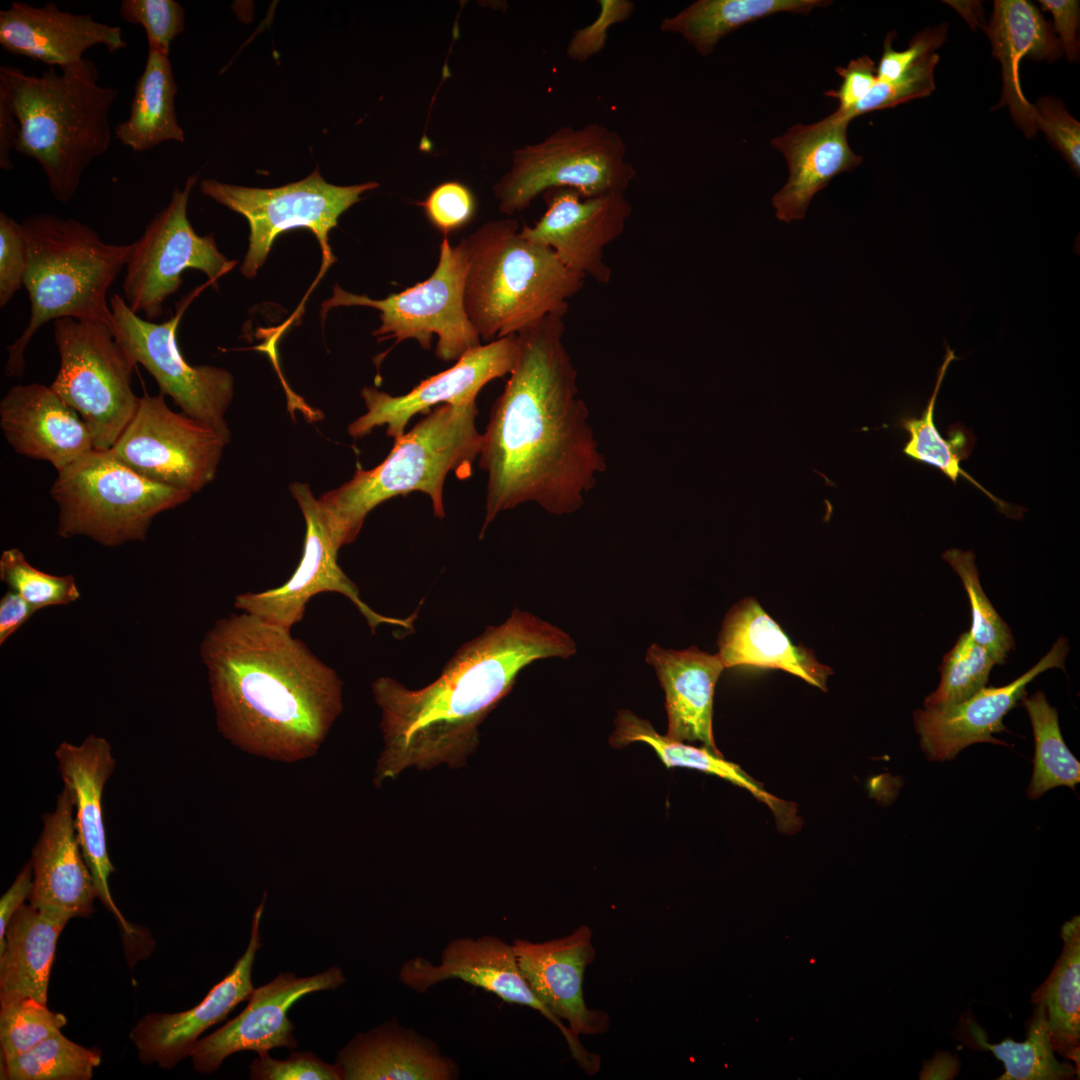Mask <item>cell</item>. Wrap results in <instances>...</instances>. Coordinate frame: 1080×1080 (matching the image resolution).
<instances>
[{
    "label": "cell",
    "mask_w": 1080,
    "mask_h": 1080,
    "mask_svg": "<svg viewBox=\"0 0 1080 1080\" xmlns=\"http://www.w3.org/2000/svg\"><path fill=\"white\" fill-rule=\"evenodd\" d=\"M942 559L958 574L968 595L970 635L989 652L995 664L1003 665L1015 647L1014 637L981 586L974 552L951 548L942 554Z\"/></svg>",
    "instance_id": "42"
},
{
    "label": "cell",
    "mask_w": 1080,
    "mask_h": 1080,
    "mask_svg": "<svg viewBox=\"0 0 1080 1080\" xmlns=\"http://www.w3.org/2000/svg\"><path fill=\"white\" fill-rule=\"evenodd\" d=\"M576 650L559 627L514 609L503 623L461 646L429 685L412 690L391 677L377 678L372 693L381 710L384 749L375 785L412 766H462L478 745V727L511 691L518 673L533 661L568 659Z\"/></svg>",
    "instance_id": "3"
},
{
    "label": "cell",
    "mask_w": 1080,
    "mask_h": 1080,
    "mask_svg": "<svg viewBox=\"0 0 1080 1080\" xmlns=\"http://www.w3.org/2000/svg\"><path fill=\"white\" fill-rule=\"evenodd\" d=\"M290 491L306 523L302 558L292 576L281 586L262 592H246L235 597L234 605L269 624L291 630L304 616L309 600L322 592H336L347 597L366 619L371 631L382 624L404 629L412 627L414 615L407 619L384 616L369 607L360 597L354 582L337 562L340 549L328 526L326 515L309 485L294 482Z\"/></svg>",
    "instance_id": "16"
},
{
    "label": "cell",
    "mask_w": 1080,
    "mask_h": 1080,
    "mask_svg": "<svg viewBox=\"0 0 1080 1080\" xmlns=\"http://www.w3.org/2000/svg\"><path fill=\"white\" fill-rule=\"evenodd\" d=\"M55 756L64 786L73 795L77 836L97 897L131 935L134 929L117 908L109 887L115 868L108 854L102 796L116 766L111 746L104 738L90 735L79 745L61 743Z\"/></svg>",
    "instance_id": "27"
},
{
    "label": "cell",
    "mask_w": 1080,
    "mask_h": 1080,
    "mask_svg": "<svg viewBox=\"0 0 1080 1080\" xmlns=\"http://www.w3.org/2000/svg\"><path fill=\"white\" fill-rule=\"evenodd\" d=\"M850 120L837 111L813 124H796L771 140L785 157L789 178L772 198L776 217L783 222L804 218L813 196L838 174L862 162L847 140Z\"/></svg>",
    "instance_id": "28"
},
{
    "label": "cell",
    "mask_w": 1080,
    "mask_h": 1080,
    "mask_svg": "<svg viewBox=\"0 0 1080 1080\" xmlns=\"http://www.w3.org/2000/svg\"><path fill=\"white\" fill-rule=\"evenodd\" d=\"M200 652L224 738L279 762L318 752L342 713V681L291 630L233 614L207 632Z\"/></svg>",
    "instance_id": "2"
},
{
    "label": "cell",
    "mask_w": 1080,
    "mask_h": 1080,
    "mask_svg": "<svg viewBox=\"0 0 1080 1080\" xmlns=\"http://www.w3.org/2000/svg\"><path fill=\"white\" fill-rule=\"evenodd\" d=\"M514 219L491 220L462 239L468 260L467 316L487 343L532 327L548 315H566L568 300L585 278L555 252L525 238Z\"/></svg>",
    "instance_id": "6"
},
{
    "label": "cell",
    "mask_w": 1080,
    "mask_h": 1080,
    "mask_svg": "<svg viewBox=\"0 0 1080 1080\" xmlns=\"http://www.w3.org/2000/svg\"><path fill=\"white\" fill-rule=\"evenodd\" d=\"M1062 953L1047 979L1032 994L1046 1011L1051 1046L1079 1065L1080 1047V917L1061 928Z\"/></svg>",
    "instance_id": "38"
},
{
    "label": "cell",
    "mask_w": 1080,
    "mask_h": 1080,
    "mask_svg": "<svg viewBox=\"0 0 1080 1080\" xmlns=\"http://www.w3.org/2000/svg\"><path fill=\"white\" fill-rule=\"evenodd\" d=\"M197 179L198 175H191L183 189L174 188L167 206L132 242L122 297L134 313H142L149 321L164 313V304L181 286L185 270H199L215 282L235 265L218 250L212 234L199 236L190 224L187 205Z\"/></svg>",
    "instance_id": "13"
},
{
    "label": "cell",
    "mask_w": 1080,
    "mask_h": 1080,
    "mask_svg": "<svg viewBox=\"0 0 1080 1080\" xmlns=\"http://www.w3.org/2000/svg\"><path fill=\"white\" fill-rule=\"evenodd\" d=\"M54 340L60 364L51 388L80 415L94 448L111 449L139 405L136 364L103 321L58 319Z\"/></svg>",
    "instance_id": "10"
},
{
    "label": "cell",
    "mask_w": 1080,
    "mask_h": 1080,
    "mask_svg": "<svg viewBox=\"0 0 1080 1080\" xmlns=\"http://www.w3.org/2000/svg\"><path fill=\"white\" fill-rule=\"evenodd\" d=\"M520 971L529 986L559 1020L577 1036L597 1035L609 1029L607 1013L587 1007L583 976L595 958L592 930L580 925L571 934L544 942H513Z\"/></svg>",
    "instance_id": "23"
},
{
    "label": "cell",
    "mask_w": 1080,
    "mask_h": 1080,
    "mask_svg": "<svg viewBox=\"0 0 1080 1080\" xmlns=\"http://www.w3.org/2000/svg\"><path fill=\"white\" fill-rule=\"evenodd\" d=\"M344 1080H453L455 1061L431 1040L396 1019L356 1034L338 1051Z\"/></svg>",
    "instance_id": "30"
},
{
    "label": "cell",
    "mask_w": 1080,
    "mask_h": 1080,
    "mask_svg": "<svg viewBox=\"0 0 1080 1080\" xmlns=\"http://www.w3.org/2000/svg\"><path fill=\"white\" fill-rule=\"evenodd\" d=\"M28 249L21 222L0 212V306L24 287Z\"/></svg>",
    "instance_id": "51"
},
{
    "label": "cell",
    "mask_w": 1080,
    "mask_h": 1080,
    "mask_svg": "<svg viewBox=\"0 0 1080 1080\" xmlns=\"http://www.w3.org/2000/svg\"><path fill=\"white\" fill-rule=\"evenodd\" d=\"M266 894L252 917L248 946L233 969L193 1008L178 1013H149L132 1028L130 1039L138 1058L145 1064L172 1069L190 1057L199 1036L226 1019L241 1002L248 1001L254 986L252 971L257 951L262 947L261 918Z\"/></svg>",
    "instance_id": "21"
},
{
    "label": "cell",
    "mask_w": 1080,
    "mask_h": 1080,
    "mask_svg": "<svg viewBox=\"0 0 1080 1080\" xmlns=\"http://www.w3.org/2000/svg\"><path fill=\"white\" fill-rule=\"evenodd\" d=\"M995 662L969 631L962 633L939 666L938 687L924 699V708H945L985 688Z\"/></svg>",
    "instance_id": "43"
},
{
    "label": "cell",
    "mask_w": 1080,
    "mask_h": 1080,
    "mask_svg": "<svg viewBox=\"0 0 1080 1080\" xmlns=\"http://www.w3.org/2000/svg\"><path fill=\"white\" fill-rule=\"evenodd\" d=\"M37 609L16 592L8 591L0 600V644H3Z\"/></svg>",
    "instance_id": "57"
},
{
    "label": "cell",
    "mask_w": 1080,
    "mask_h": 1080,
    "mask_svg": "<svg viewBox=\"0 0 1080 1080\" xmlns=\"http://www.w3.org/2000/svg\"><path fill=\"white\" fill-rule=\"evenodd\" d=\"M947 30L946 23L926 28L913 37L904 51L893 49L895 32L891 31L884 40L883 54L877 66L878 81L895 80L919 59L931 54L945 41Z\"/></svg>",
    "instance_id": "53"
},
{
    "label": "cell",
    "mask_w": 1080,
    "mask_h": 1080,
    "mask_svg": "<svg viewBox=\"0 0 1080 1080\" xmlns=\"http://www.w3.org/2000/svg\"><path fill=\"white\" fill-rule=\"evenodd\" d=\"M1068 641L1058 638L1049 652L1031 669L1001 687H985L961 703L945 708H924L914 712L915 731L920 747L930 761L954 759L967 746L993 743L1008 746L993 734L1007 731L1005 715L1026 696V686L1039 674L1051 669H1065Z\"/></svg>",
    "instance_id": "22"
},
{
    "label": "cell",
    "mask_w": 1080,
    "mask_h": 1080,
    "mask_svg": "<svg viewBox=\"0 0 1080 1080\" xmlns=\"http://www.w3.org/2000/svg\"><path fill=\"white\" fill-rule=\"evenodd\" d=\"M71 791L63 787L32 851L33 908L68 918L88 917L97 897L95 883L77 836Z\"/></svg>",
    "instance_id": "25"
},
{
    "label": "cell",
    "mask_w": 1080,
    "mask_h": 1080,
    "mask_svg": "<svg viewBox=\"0 0 1080 1080\" xmlns=\"http://www.w3.org/2000/svg\"><path fill=\"white\" fill-rule=\"evenodd\" d=\"M985 31L992 43V54L999 59L1003 73V92L997 108L1009 105L1015 123L1027 137L1037 131V113L1023 95L1019 64L1023 57L1054 61L1061 56L1060 41L1039 10L1025 0L994 2L991 20Z\"/></svg>",
    "instance_id": "31"
},
{
    "label": "cell",
    "mask_w": 1080,
    "mask_h": 1080,
    "mask_svg": "<svg viewBox=\"0 0 1080 1080\" xmlns=\"http://www.w3.org/2000/svg\"><path fill=\"white\" fill-rule=\"evenodd\" d=\"M451 979L484 989L507 1003L538 1011L558 1028L573 1058L586 1074L595 1075L600 1070L599 1055L589 1052L578 1036L555 1017L533 992L520 971L512 944L493 935L456 938L442 950L438 965L415 956L406 961L399 971V980L419 993Z\"/></svg>",
    "instance_id": "17"
},
{
    "label": "cell",
    "mask_w": 1080,
    "mask_h": 1080,
    "mask_svg": "<svg viewBox=\"0 0 1080 1080\" xmlns=\"http://www.w3.org/2000/svg\"><path fill=\"white\" fill-rule=\"evenodd\" d=\"M1037 113V129L1045 132L1073 170L1080 169V124L1065 109L1062 102L1053 97L1040 98L1034 106Z\"/></svg>",
    "instance_id": "52"
},
{
    "label": "cell",
    "mask_w": 1080,
    "mask_h": 1080,
    "mask_svg": "<svg viewBox=\"0 0 1080 1080\" xmlns=\"http://www.w3.org/2000/svg\"><path fill=\"white\" fill-rule=\"evenodd\" d=\"M0 427L19 455L50 463L57 472L94 449L80 415L52 388L16 385L0 402Z\"/></svg>",
    "instance_id": "26"
},
{
    "label": "cell",
    "mask_w": 1080,
    "mask_h": 1080,
    "mask_svg": "<svg viewBox=\"0 0 1080 1080\" xmlns=\"http://www.w3.org/2000/svg\"><path fill=\"white\" fill-rule=\"evenodd\" d=\"M0 579L37 610L79 599L72 575L56 576L32 566L21 550L6 549L0 557Z\"/></svg>",
    "instance_id": "45"
},
{
    "label": "cell",
    "mask_w": 1080,
    "mask_h": 1080,
    "mask_svg": "<svg viewBox=\"0 0 1080 1080\" xmlns=\"http://www.w3.org/2000/svg\"><path fill=\"white\" fill-rule=\"evenodd\" d=\"M99 76L87 58L40 75L0 66V86L19 123L15 151L40 165L61 203L73 199L86 169L110 148L109 117L119 90L100 85Z\"/></svg>",
    "instance_id": "4"
},
{
    "label": "cell",
    "mask_w": 1080,
    "mask_h": 1080,
    "mask_svg": "<svg viewBox=\"0 0 1080 1080\" xmlns=\"http://www.w3.org/2000/svg\"><path fill=\"white\" fill-rule=\"evenodd\" d=\"M177 86L168 55L148 49L128 117L117 124V140L133 152H145L167 141H184L175 112Z\"/></svg>",
    "instance_id": "35"
},
{
    "label": "cell",
    "mask_w": 1080,
    "mask_h": 1080,
    "mask_svg": "<svg viewBox=\"0 0 1080 1080\" xmlns=\"http://www.w3.org/2000/svg\"><path fill=\"white\" fill-rule=\"evenodd\" d=\"M67 1023L61 1013L31 997L0 1001V1046L2 1059L23 1053Z\"/></svg>",
    "instance_id": "44"
},
{
    "label": "cell",
    "mask_w": 1080,
    "mask_h": 1080,
    "mask_svg": "<svg viewBox=\"0 0 1080 1080\" xmlns=\"http://www.w3.org/2000/svg\"><path fill=\"white\" fill-rule=\"evenodd\" d=\"M1030 1018L1027 1039L1015 1042L1006 1039L991 1044L986 1033L973 1019H961L957 1036L974 1048L988 1050L1005 1065V1073L999 1080H1061L1076 1074V1069L1069 1063L1059 1062L1051 1046L1046 1011L1041 1003Z\"/></svg>",
    "instance_id": "39"
},
{
    "label": "cell",
    "mask_w": 1080,
    "mask_h": 1080,
    "mask_svg": "<svg viewBox=\"0 0 1080 1080\" xmlns=\"http://www.w3.org/2000/svg\"><path fill=\"white\" fill-rule=\"evenodd\" d=\"M127 44L120 26L97 21L90 14L61 10L53 2L35 7L13 1L0 11L1 47L48 67L62 69L77 64L97 45L115 53Z\"/></svg>",
    "instance_id": "24"
},
{
    "label": "cell",
    "mask_w": 1080,
    "mask_h": 1080,
    "mask_svg": "<svg viewBox=\"0 0 1080 1080\" xmlns=\"http://www.w3.org/2000/svg\"><path fill=\"white\" fill-rule=\"evenodd\" d=\"M33 888V869L31 861L26 864L9 889L0 899V944L3 943L7 926L13 915L29 898Z\"/></svg>",
    "instance_id": "56"
},
{
    "label": "cell",
    "mask_w": 1080,
    "mask_h": 1080,
    "mask_svg": "<svg viewBox=\"0 0 1080 1080\" xmlns=\"http://www.w3.org/2000/svg\"><path fill=\"white\" fill-rule=\"evenodd\" d=\"M599 12L588 25L576 29L568 41L566 54L573 61L584 63L601 53L606 46L610 28L628 20L635 11L630 0H599Z\"/></svg>",
    "instance_id": "50"
},
{
    "label": "cell",
    "mask_w": 1080,
    "mask_h": 1080,
    "mask_svg": "<svg viewBox=\"0 0 1080 1080\" xmlns=\"http://www.w3.org/2000/svg\"><path fill=\"white\" fill-rule=\"evenodd\" d=\"M418 205L429 222L445 237L467 225L476 208L473 193L458 181L439 184Z\"/></svg>",
    "instance_id": "48"
},
{
    "label": "cell",
    "mask_w": 1080,
    "mask_h": 1080,
    "mask_svg": "<svg viewBox=\"0 0 1080 1080\" xmlns=\"http://www.w3.org/2000/svg\"><path fill=\"white\" fill-rule=\"evenodd\" d=\"M835 71L842 78V83L838 89L828 90L824 94L838 99L839 106L836 111L847 119L848 112L878 81L877 66L869 56L864 55L851 60L845 67H836Z\"/></svg>",
    "instance_id": "54"
},
{
    "label": "cell",
    "mask_w": 1080,
    "mask_h": 1080,
    "mask_svg": "<svg viewBox=\"0 0 1080 1080\" xmlns=\"http://www.w3.org/2000/svg\"><path fill=\"white\" fill-rule=\"evenodd\" d=\"M543 195L544 214L533 226L524 225L521 234L551 248L564 266L585 279L609 283L612 272L604 249L624 232L632 214L625 193L583 198L576 190L555 188Z\"/></svg>",
    "instance_id": "19"
},
{
    "label": "cell",
    "mask_w": 1080,
    "mask_h": 1080,
    "mask_svg": "<svg viewBox=\"0 0 1080 1080\" xmlns=\"http://www.w3.org/2000/svg\"><path fill=\"white\" fill-rule=\"evenodd\" d=\"M646 661L653 666L665 692L669 738L699 741L721 755L712 732L713 696L716 682L725 669L718 654L690 647L683 650L651 645Z\"/></svg>",
    "instance_id": "29"
},
{
    "label": "cell",
    "mask_w": 1080,
    "mask_h": 1080,
    "mask_svg": "<svg viewBox=\"0 0 1080 1080\" xmlns=\"http://www.w3.org/2000/svg\"><path fill=\"white\" fill-rule=\"evenodd\" d=\"M2 1078L9 1080H89L101 1063V1052L85 1048L61 1031L31 1049L2 1059Z\"/></svg>",
    "instance_id": "41"
},
{
    "label": "cell",
    "mask_w": 1080,
    "mask_h": 1080,
    "mask_svg": "<svg viewBox=\"0 0 1080 1080\" xmlns=\"http://www.w3.org/2000/svg\"><path fill=\"white\" fill-rule=\"evenodd\" d=\"M253 1080H344L337 1063L322 1061L312 1052H292L285 1060L258 1055L250 1065Z\"/></svg>",
    "instance_id": "49"
},
{
    "label": "cell",
    "mask_w": 1080,
    "mask_h": 1080,
    "mask_svg": "<svg viewBox=\"0 0 1080 1080\" xmlns=\"http://www.w3.org/2000/svg\"><path fill=\"white\" fill-rule=\"evenodd\" d=\"M119 14L143 27L148 49L168 56L173 40L184 30L185 13L174 0H122Z\"/></svg>",
    "instance_id": "47"
},
{
    "label": "cell",
    "mask_w": 1080,
    "mask_h": 1080,
    "mask_svg": "<svg viewBox=\"0 0 1080 1080\" xmlns=\"http://www.w3.org/2000/svg\"><path fill=\"white\" fill-rule=\"evenodd\" d=\"M18 134V120L6 91L0 86V168L4 171L13 169L11 152L15 150Z\"/></svg>",
    "instance_id": "58"
},
{
    "label": "cell",
    "mask_w": 1080,
    "mask_h": 1080,
    "mask_svg": "<svg viewBox=\"0 0 1080 1080\" xmlns=\"http://www.w3.org/2000/svg\"><path fill=\"white\" fill-rule=\"evenodd\" d=\"M825 0H697L673 16L665 17L660 30L679 34L695 51L707 56L719 41L741 26L777 13L809 14Z\"/></svg>",
    "instance_id": "36"
},
{
    "label": "cell",
    "mask_w": 1080,
    "mask_h": 1080,
    "mask_svg": "<svg viewBox=\"0 0 1080 1080\" xmlns=\"http://www.w3.org/2000/svg\"><path fill=\"white\" fill-rule=\"evenodd\" d=\"M378 186L374 181L351 186L333 185L321 177L318 169L300 181L277 188L242 187L215 179L200 183L204 195L247 219L249 248L241 272L248 278L254 277L263 265L276 237L297 228L311 230L327 261L332 262L329 231L363 193Z\"/></svg>",
    "instance_id": "12"
},
{
    "label": "cell",
    "mask_w": 1080,
    "mask_h": 1080,
    "mask_svg": "<svg viewBox=\"0 0 1080 1080\" xmlns=\"http://www.w3.org/2000/svg\"><path fill=\"white\" fill-rule=\"evenodd\" d=\"M345 982L346 977L337 966L307 977H297L291 972L278 974L254 989L247 1006L235 1018L196 1041L190 1053L194 1069L212 1073L228 1056L241 1051L265 1055L277 1047L297 1048L295 1027L288 1017L290 1007L307 994L335 990Z\"/></svg>",
    "instance_id": "20"
},
{
    "label": "cell",
    "mask_w": 1080,
    "mask_h": 1080,
    "mask_svg": "<svg viewBox=\"0 0 1080 1080\" xmlns=\"http://www.w3.org/2000/svg\"><path fill=\"white\" fill-rule=\"evenodd\" d=\"M519 352L518 335L511 334L482 344L464 353L449 369L422 380L408 393L392 396L373 387L363 388L366 413L348 426V433L361 438L379 426L394 439L405 433L410 419L442 404L461 405L475 401L484 385L510 374Z\"/></svg>",
    "instance_id": "18"
},
{
    "label": "cell",
    "mask_w": 1080,
    "mask_h": 1080,
    "mask_svg": "<svg viewBox=\"0 0 1080 1080\" xmlns=\"http://www.w3.org/2000/svg\"><path fill=\"white\" fill-rule=\"evenodd\" d=\"M21 225L28 249L24 288L30 318L22 334L7 347L4 372L8 377L23 376L26 348L51 320H98L114 330L107 295L132 249V243H106L88 225L52 213L30 215Z\"/></svg>",
    "instance_id": "7"
},
{
    "label": "cell",
    "mask_w": 1080,
    "mask_h": 1080,
    "mask_svg": "<svg viewBox=\"0 0 1080 1080\" xmlns=\"http://www.w3.org/2000/svg\"><path fill=\"white\" fill-rule=\"evenodd\" d=\"M945 348L944 360L937 370L934 390L926 407L919 417L907 416L900 420L899 426L909 434L903 453L917 462L939 469L953 483L957 482L959 476H963L987 495L1005 515L1019 517L1021 508L1014 509V506L992 495L960 466L961 461L969 458L975 445L976 437L973 431L958 422L950 425L948 438H943L935 425L934 411L938 392L950 363L958 359L948 343H945Z\"/></svg>",
    "instance_id": "37"
},
{
    "label": "cell",
    "mask_w": 1080,
    "mask_h": 1080,
    "mask_svg": "<svg viewBox=\"0 0 1080 1080\" xmlns=\"http://www.w3.org/2000/svg\"><path fill=\"white\" fill-rule=\"evenodd\" d=\"M718 646L725 668L747 665L782 669L824 691L832 674L810 650L792 644L753 598H746L730 609L722 624Z\"/></svg>",
    "instance_id": "32"
},
{
    "label": "cell",
    "mask_w": 1080,
    "mask_h": 1080,
    "mask_svg": "<svg viewBox=\"0 0 1080 1080\" xmlns=\"http://www.w3.org/2000/svg\"><path fill=\"white\" fill-rule=\"evenodd\" d=\"M477 414L476 400L433 408L395 439L379 465L358 469L349 481L323 494L319 502L337 546L354 542L367 515L379 504L414 491L426 494L434 515L444 518L447 475L454 472L459 479L469 478L480 453L482 434L476 428Z\"/></svg>",
    "instance_id": "5"
},
{
    "label": "cell",
    "mask_w": 1080,
    "mask_h": 1080,
    "mask_svg": "<svg viewBox=\"0 0 1080 1080\" xmlns=\"http://www.w3.org/2000/svg\"><path fill=\"white\" fill-rule=\"evenodd\" d=\"M227 444L211 427L171 410L159 393L140 397L111 450L147 479L194 494L215 478Z\"/></svg>",
    "instance_id": "14"
},
{
    "label": "cell",
    "mask_w": 1080,
    "mask_h": 1080,
    "mask_svg": "<svg viewBox=\"0 0 1080 1080\" xmlns=\"http://www.w3.org/2000/svg\"><path fill=\"white\" fill-rule=\"evenodd\" d=\"M68 918L22 905L0 944V1001L31 997L47 1002L56 943Z\"/></svg>",
    "instance_id": "33"
},
{
    "label": "cell",
    "mask_w": 1080,
    "mask_h": 1080,
    "mask_svg": "<svg viewBox=\"0 0 1080 1080\" xmlns=\"http://www.w3.org/2000/svg\"><path fill=\"white\" fill-rule=\"evenodd\" d=\"M114 333L132 361L154 378L162 395L170 396L187 416L211 427L227 443L225 413L233 398V377L220 367L193 366L176 340L182 311L162 323L134 313L119 294L109 298Z\"/></svg>",
    "instance_id": "15"
},
{
    "label": "cell",
    "mask_w": 1080,
    "mask_h": 1080,
    "mask_svg": "<svg viewBox=\"0 0 1080 1080\" xmlns=\"http://www.w3.org/2000/svg\"><path fill=\"white\" fill-rule=\"evenodd\" d=\"M644 742L652 747L667 768L686 767L717 775L748 790L773 812L778 827L785 832L797 830L801 824L793 803L768 793L761 784L747 775L738 765L706 747L697 748L657 733L652 725L628 710L618 712L615 730L610 737L613 747Z\"/></svg>",
    "instance_id": "34"
},
{
    "label": "cell",
    "mask_w": 1080,
    "mask_h": 1080,
    "mask_svg": "<svg viewBox=\"0 0 1080 1080\" xmlns=\"http://www.w3.org/2000/svg\"><path fill=\"white\" fill-rule=\"evenodd\" d=\"M1044 11H1049L1054 18L1055 30L1060 35L1062 51L1071 62L1078 59L1076 30L1079 25V1L1075 0H1040Z\"/></svg>",
    "instance_id": "55"
},
{
    "label": "cell",
    "mask_w": 1080,
    "mask_h": 1080,
    "mask_svg": "<svg viewBox=\"0 0 1080 1080\" xmlns=\"http://www.w3.org/2000/svg\"><path fill=\"white\" fill-rule=\"evenodd\" d=\"M626 155L622 136L603 124L564 126L514 151L510 170L494 186L499 210L521 212L555 188L576 190L583 198L625 193L636 177Z\"/></svg>",
    "instance_id": "9"
},
{
    "label": "cell",
    "mask_w": 1080,
    "mask_h": 1080,
    "mask_svg": "<svg viewBox=\"0 0 1080 1080\" xmlns=\"http://www.w3.org/2000/svg\"><path fill=\"white\" fill-rule=\"evenodd\" d=\"M468 260L462 240L453 246L444 237L433 273L399 293L384 299L347 292L336 285L323 310L336 306H367L380 312V327L373 332L379 340L395 343L414 339L429 350L437 336L435 355L442 361H457L480 345L481 338L470 322L464 306Z\"/></svg>",
    "instance_id": "11"
},
{
    "label": "cell",
    "mask_w": 1080,
    "mask_h": 1080,
    "mask_svg": "<svg viewBox=\"0 0 1080 1080\" xmlns=\"http://www.w3.org/2000/svg\"><path fill=\"white\" fill-rule=\"evenodd\" d=\"M50 495L60 537L84 536L116 547L144 540L154 517L192 494L147 479L111 449L94 448L57 472Z\"/></svg>",
    "instance_id": "8"
},
{
    "label": "cell",
    "mask_w": 1080,
    "mask_h": 1080,
    "mask_svg": "<svg viewBox=\"0 0 1080 1080\" xmlns=\"http://www.w3.org/2000/svg\"><path fill=\"white\" fill-rule=\"evenodd\" d=\"M563 318L548 315L517 334L515 366L482 434L479 465L487 488L480 538L500 512L525 502L554 515L577 511L606 469L563 343Z\"/></svg>",
    "instance_id": "1"
},
{
    "label": "cell",
    "mask_w": 1080,
    "mask_h": 1080,
    "mask_svg": "<svg viewBox=\"0 0 1080 1080\" xmlns=\"http://www.w3.org/2000/svg\"><path fill=\"white\" fill-rule=\"evenodd\" d=\"M1020 702L1029 715L1035 742L1028 797L1037 799L1058 786L1074 790L1080 781V763L1063 740L1056 708L1048 703L1042 691L1025 696Z\"/></svg>",
    "instance_id": "40"
},
{
    "label": "cell",
    "mask_w": 1080,
    "mask_h": 1080,
    "mask_svg": "<svg viewBox=\"0 0 1080 1080\" xmlns=\"http://www.w3.org/2000/svg\"><path fill=\"white\" fill-rule=\"evenodd\" d=\"M936 53L919 59L892 81H877L869 93L846 115L850 121L861 114L894 107L915 98L925 97L935 89Z\"/></svg>",
    "instance_id": "46"
}]
</instances>
